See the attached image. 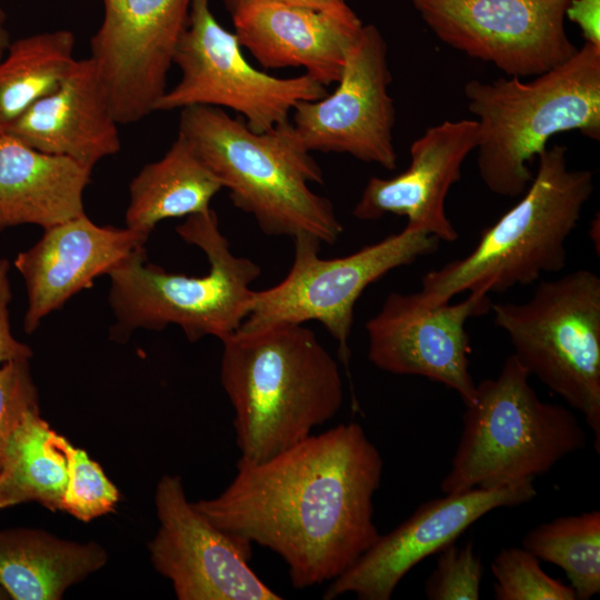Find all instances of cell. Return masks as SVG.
<instances>
[{
  "label": "cell",
  "mask_w": 600,
  "mask_h": 600,
  "mask_svg": "<svg viewBox=\"0 0 600 600\" xmlns=\"http://www.w3.org/2000/svg\"><path fill=\"white\" fill-rule=\"evenodd\" d=\"M188 243L201 249L209 271L201 277L168 272L148 262L140 248L109 271V302L116 317L111 338L126 341L136 329L181 328L190 342L213 336L222 340L248 316L261 274L252 260L236 256L219 228L216 212L191 214L176 228Z\"/></svg>",
  "instance_id": "8992f818"
},
{
  "label": "cell",
  "mask_w": 600,
  "mask_h": 600,
  "mask_svg": "<svg viewBox=\"0 0 600 600\" xmlns=\"http://www.w3.org/2000/svg\"><path fill=\"white\" fill-rule=\"evenodd\" d=\"M513 354L572 409L600 452V278L580 269L540 281L526 302L492 303Z\"/></svg>",
  "instance_id": "ba28073f"
},
{
  "label": "cell",
  "mask_w": 600,
  "mask_h": 600,
  "mask_svg": "<svg viewBox=\"0 0 600 600\" xmlns=\"http://www.w3.org/2000/svg\"><path fill=\"white\" fill-rule=\"evenodd\" d=\"M294 257L288 274L276 286L254 291L248 316L238 330L280 323L318 321L338 343V357L349 376V338L354 306L368 286L389 271L437 251L440 240L410 230L339 258L322 259L314 237L293 238Z\"/></svg>",
  "instance_id": "9c48e42d"
},
{
  "label": "cell",
  "mask_w": 600,
  "mask_h": 600,
  "mask_svg": "<svg viewBox=\"0 0 600 600\" xmlns=\"http://www.w3.org/2000/svg\"><path fill=\"white\" fill-rule=\"evenodd\" d=\"M178 134L263 233L339 240L343 227L333 204L309 187L322 183L323 173L290 120L258 133L218 107L198 104L181 109Z\"/></svg>",
  "instance_id": "3957f363"
},
{
  "label": "cell",
  "mask_w": 600,
  "mask_h": 600,
  "mask_svg": "<svg viewBox=\"0 0 600 600\" xmlns=\"http://www.w3.org/2000/svg\"><path fill=\"white\" fill-rule=\"evenodd\" d=\"M222 189L218 177L178 134L166 154L146 164L131 181L127 228L149 236L162 220L208 210Z\"/></svg>",
  "instance_id": "603a6c76"
},
{
  "label": "cell",
  "mask_w": 600,
  "mask_h": 600,
  "mask_svg": "<svg viewBox=\"0 0 600 600\" xmlns=\"http://www.w3.org/2000/svg\"><path fill=\"white\" fill-rule=\"evenodd\" d=\"M489 296L469 293L454 304L428 306L414 293L391 292L366 323L368 359L393 373L420 376L454 390L464 406L477 383L470 372L466 323L491 309Z\"/></svg>",
  "instance_id": "9a60e30c"
},
{
  "label": "cell",
  "mask_w": 600,
  "mask_h": 600,
  "mask_svg": "<svg viewBox=\"0 0 600 600\" xmlns=\"http://www.w3.org/2000/svg\"><path fill=\"white\" fill-rule=\"evenodd\" d=\"M9 599L8 594L4 592V590L0 587V600Z\"/></svg>",
  "instance_id": "d590c367"
},
{
  "label": "cell",
  "mask_w": 600,
  "mask_h": 600,
  "mask_svg": "<svg viewBox=\"0 0 600 600\" xmlns=\"http://www.w3.org/2000/svg\"><path fill=\"white\" fill-rule=\"evenodd\" d=\"M231 17L261 4L301 6L326 10H344L349 6L347 0H221Z\"/></svg>",
  "instance_id": "d6a6232c"
},
{
  "label": "cell",
  "mask_w": 600,
  "mask_h": 600,
  "mask_svg": "<svg viewBox=\"0 0 600 600\" xmlns=\"http://www.w3.org/2000/svg\"><path fill=\"white\" fill-rule=\"evenodd\" d=\"M537 158L523 197L481 231L471 252L424 273L418 294L426 304L450 302L464 291L503 292L564 268L566 242L592 194L593 174L569 169L564 146L547 147Z\"/></svg>",
  "instance_id": "5b68a950"
},
{
  "label": "cell",
  "mask_w": 600,
  "mask_h": 600,
  "mask_svg": "<svg viewBox=\"0 0 600 600\" xmlns=\"http://www.w3.org/2000/svg\"><path fill=\"white\" fill-rule=\"evenodd\" d=\"M159 529L149 542L154 569L179 600H281L249 566L252 543L202 516L186 497L179 476L158 482Z\"/></svg>",
  "instance_id": "7c38bea8"
},
{
  "label": "cell",
  "mask_w": 600,
  "mask_h": 600,
  "mask_svg": "<svg viewBox=\"0 0 600 600\" xmlns=\"http://www.w3.org/2000/svg\"><path fill=\"white\" fill-rule=\"evenodd\" d=\"M464 97L478 124L477 167L493 193L516 198L533 179L530 164L560 132L600 138V47L589 42L531 81L470 80Z\"/></svg>",
  "instance_id": "277c9868"
},
{
  "label": "cell",
  "mask_w": 600,
  "mask_h": 600,
  "mask_svg": "<svg viewBox=\"0 0 600 600\" xmlns=\"http://www.w3.org/2000/svg\"><path fill=\"white\" fill-rule=\"evenodd\" d=\"M7 22H8L7 13L0 1V60L6 54L7 49L11 42Z\"/></svg>",
  "instance_id": "836d02e7"
},
{
  "label": "cell",
  "mask_w": 600,
  "mask_h": 600,
  "mask_svg": "<svg viewBox=\"0 0 600 600\" xmlns=\"http://www.w3.org/2000/svg\"><path fill=\"white\" fill-rule=\"evenodd\" d=\"M67 460L68 481L61 510L84 522L111 512L119 501V491L101 467L70 442Z\"/></svg>",
  "instance_id": "83f0119b"
},
{
  "label": "cell",
  "mask_w": 600,
  "mask_h": 600,
  "mask_svg": "<svg viewBox=\"0 0 600 600\" xmlns=\"http://www.w3.org/2000/svg\"><path fill=\"white\" fill-rule=\"evenodd\" d=\"M9 268V261L0 259V364L32 357V350L14 339L10 330L8 304L12 294L8 277Z\"/></svg>",
  "instance_id": "4dcf8cb0"
},
{
  "label": "cell",
  "mask_w": 600,
  "mask_h": 600,
  "mask_svg": "<svg viewBox=\"0 0 600 600\" xmlns=\"http://www.w3.org/2000/svg\"><path fill=\"white\" fill-rule=\"evenodd\" d=\"M387 53L379 29L363 24L348 51L337 89L294 106L291 123L310 152L348 153L387 170L396 169V110L388 92L392 76Z\"/></svg>",
  "instance_id": "4fadbf2b"
},
{
  "label": "cell",
  "mask_w": 600,
  "mask_h": 600,
  "mask_svg": "<svg viewBox=\"0 0 600 600\" xmlns=\"http://www.w3.org/2000/svg\"><path fill=\"white\" fill-rule=\"evenodd\" d=\"M529 378L512 353L496 378L477 383L451 466L441 480L443 493L533 481L587 447L574 412L542 401Z\"/></svg>",
  "instance_id": "52a82bcc"
},
{
  "label": "cell",
  "mask_w": 600,
  "mask_h": 600,
  "mask_svg": "<svg viewBox=\"0 0 600 600\" xmlns=\"http://www.w3.org/2000/svg\"><path fill=\"white\" fill-rule=\"evenodd\" d=\"M191 1L102 0L104 14L90 57L117 123L140 121L166 92Z\"/></svg>",
  "instance_id": "5bb4252c"
},
{
  "label": "cell",
  "mask_w": 600,
  "mask_h": 600,
  "mask_svg": "<svg viewBox=\"0 0 600 600\" xmlns=\"http://www.w3.org/2000/svg\"><path fill=\"white\" fill-rule=\"evenodd\" d=\"M107 552L43 530L0 531V587L14 600H58L71 586L101 569Z\"/></svg>",
  "instance_id": "7402d4cb"
},
{
  "label": "cell",
  "mask_w": 600,
  "mask_h": 600,
  "mask_svg": "<svg viewBox=\"0 0 600 600\" xmlns=\"http://www.w3.org/2000/svg\"><path fill=\"white\" fill-rule=\"evenodd\" d=\"M148 238L130 228L98 226L87 214L46 229L14 260L28 294L24 331L32 333L46 316L144 248Z\"/></svg>",
  "instance_id": "ac0fdd59"
},
{
  "label": "cell",
  "mask_w": 600,
  "mask_h": 600,
  "mask_svg": "<svg viewBox=\"0 0 600 600\" xmlns=\"http://www.w3.org/2000/svg\"><path fill=\"white\" fill-rule=\"evenodd\" d=\"M234 33L266 69L303 68L328 87L337 83L363 23L349 7L326 10L261 4L232 17Z\"/></svg>",
  "instance_id": "d6986e66"
},
{
  "label": "cell",
  "mask_w": 600,
  "mask_h": 600,
  "mask_svg": "<svg viewBox=\"0 0 600 600\" xmlns=\"http://www.w3.org/2000/svg\"><path fill=\"white\" fill-rule=\"evenodd\" d=\"M40 412H30L13 433L0 470V509L37 501L61 510L68 481L67 446Z\"/></svg>",
  "instance_id": "cb8c5ba5"
},
{
  "label": "cell",
  "mask_w": 600,
  "mask_h": 600,
  "mask_svg": "<svg viewBox=\"0 0 600 600\" xmlns=\"http://www.w3.org/2000/svg\"><path fill=\"white\" fill-rule=\"evenodd\" d=\"M537 494L533 481L474 488L421 504L406 521L363 552L330 581L324 600L353 593L360 600H389L399 582L419 562L456 542L471 524L490 511L516 507Z\"/></svg>",
  "instance_id": "2e32d148"
},
{
  "label": "cell",
  "mask_w": 600,
  "mask_h": 600,
  "mask_svg": "<svg viewBox=\"0 0 600 600\" xmlns=\"http://www.w3.org/2000/svg\"><path fill=\"white\" fill-rule=\"evenodd\" d=\"M566 17L578 24L586 42L600 47V0H568Z\"/></svg>",
  "instance_id": "1f68e13d"
},
{
  "label": "cell",
  "mask_w": 600,
  "mask_h": 600,
  "mask_svg": "<svg viewBox=\"0 0 600 600\" xmlns=\"http://www.w3.org/2000/svg\"><path fill=\"white\" fill-rule=\"evenodd\" d=\"M483 576L481 559L471 540L463 546L454 542L438 552L433 571L426 581L429 600H477Z\"/></svg>",
  "instance_id": "f1b7e54d"
},
{
  "label": "cell",
  "mask_w": 600,
  "mask_h": 600,
  "mask_svg": "<svg viewBox=\"0 0 600 600\" xmlns=\"http://www.w3.org/2000/svg\"><path fill=\"white\" fill-rule=\"evenodd\" d=\"M221 342L220 381L234 411L240 460L263 462L340 410L339 364L303 323L237 330Z\"/></svg>",
  "instance_id": "7a4b0ae2"
},
{
  "label": "cell",
  "mask_w": 600,
  "mask_h": 600,
  "mask_svg": "<svg viewBox=\"0 0 600 600\" xmlns=\"http://www.w3.org/2000/svg\"><path fill=\"white\" fill-rule=\"evenodd\" d=\"M477 143L476 120H446L428 128L410 147L409 168L389 179L370 178L352 214L363 221L404 216L406 228L456 241L459 234L446 214V198Z\"/></svg>",
  "instance_id": "e0dca14e"
},
{
  "label": "cell",
  "mask_w": 600,
  "mask_h": 600,
  "mask_svg": "<svg viewBox=\"0 0 600 600\" xmlns=\"http://www.w3.org/2000/svg\"><path fill=\"white\" fill-rule=\"evenodd\" d=\"M29 360L18 359L0 364V470L16 430L28 413L40 412Z\"/></svg>",
  "instance_id": "f546056e"
},
{
  "label": "cell",
  "mask_w": 600,
  "mask_h": 600,
  "mask_svg": "<svg viewBox=\"0 0 600 600\" xmlns=\"http://www.w3.org/2000/svg\"><path fill=\"white\" fill-rule=\"evenodd\" d=\"M117 124L96 62L89 57L74 60L59 86L30 106L3 133L92 170L101 159L120 150Z\"/></svg>",
  "instance_id": "ffe728a7"
},
{
  "label": "cell",
  "mask_w": 600,
  "mask_h": 600,
  "mask_svg": "<svg viewBox=\"0 0 600 600\" xmlns=\"http://www.w3.org/2000/svg\"><path fill=\"white\" fill-rule=\"evenodd\" d=\"M521 547L560 567L578 600L600 593V511L558 517L529 530Z\"/></svg>",
  "instance_id": "484cf974"
},
{
  "label": "cell",
  "mask_w": 600,
  "mask_h": 600,
  "mask_svg": "<svg viewBox=\"0 0 600 600\" xmlns=\"http://www.w3.org/2000/svg\"><path fill=\"white\" fill-rule=\"evenodd\" d=\"M179 82L160 97L153 111L190 106L226 107L244 118L247 127L264 132L290 120L299 101L318 100L327 87L302 74L278 78L252 67L234 32L223 28L210 0H192L188 20L172 56Z\"/></svg>",
  "instance_id": "30bf717a"
},
{
  "label": "cell",
  "mask_w": 600,
  "mask_h": 600,
  "mask_svg": "<svg viewBox=\"0 0 600 600\" xmlns=\"http://www.w3.org/2000/svg\"><path fill=\"white\" fill-rule=\"evenodd\" d=\"M383 460L357 422L272 458L237 462L229 486L193 507L218 528L279 554L296 589L332 581L380 536L373 497Z\"/></svg>",
  "instance_id": "6da1fadb"
},
{
  "label": "cell",
  "mask_w": 600,
  "mask_h": 600,
  "mask_svg": "<svg viewBox=\"0 0 600 600\" xmlns=\"http://www.w3.org/2000/svg\"><path fill=\"white\" fill-rule=\"evenodd\" d=\"M91 169L0 134V230L37 224L44 230L86 214Z\"/></svg>",
  "instance_id": "44dd1931"
},
{
  "label": "cell",
  "mask_w": 600,
  "mask_h": 600,
  "mask_svg": "<svg viewBox=\"0 0 600 600\" xmlns=\"http://www.w3.org/2000/svg\"><path fill=\"white\" fill-rule=\"evenodd\" d=\"M589 236L593 242L594 249H597V254L599 256L600 250V221H599V214H597V218L592 219L590 223V230Z\"/></svg>",
  "instance_id": "e575fe53"
},
{
  "label": "cell",
  "mask_w": 600,
  "mask_h": 600,
  "mask_svg": "<svg viewBox=\"0 0 600 600\" xmlns=\"http://www.w3.org/2000/svg\"><path fill=\"white\" fill-rule=\"evenodd\" d=\"M497 600H577L570 584L549 576L524 548L502 549L491 563Z\"/></svg>",
  "instance_id": "4316f807"
},
{
  "label": "cell",
  "mask_w": 600,
  "mask_h": 600,
  "mask_svg": "<svg viewBox=\"0 0 600 600\" xmlns=\"http://www.w3.org/2000/svg\"><path fill=\"white\" fill-rule=\"evenodd\" d=\"M74 44L66 29L11 40L0 60V133L59 86L76 60Z\"/></svg>",
  "instance_id": "d4e9b609"
},
{
  "label": "cell",
  "mask_w": 600,
  "mask_h": 600,
  "mask_svg": "<svg viewBox=\"0 0 600 600\" xmlns=\"http://www.w3.org/2000/svg\"><path fill=\"white\" fill-rule=\"evenodd\" d=\"M446 44L509 77L539 76L578 48L564 28L568 0H411Z\"/></svg>",
  "instance_id": "8fae6325"
}]
</instances>
